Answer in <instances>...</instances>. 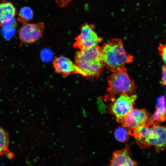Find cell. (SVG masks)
<instances>
[{
    "mask_svg": "<svg viewBox=\"0 0 166 166\" xmlns=\"http://www.w3.org/2000/svg\"><path fill=\"white\" fill-rule=\"evenodd\" d=\"M150 117L149 113L144 109H133L121 123L129 129H133L147 124Z\"/></svg>",
    "mask_w": 166,
    "mask_h": 166,
    "instance_id": "8",
    "label": "cell"
},
{
    "mask_svg": "<svg viewBox=\"0 0 166 166\" xmlns=\"http://www.w3.org/2000/svg\"><path fill=\"white\" fill-rule=\"evenodd\" d=\"M9 137L8 132L0 127V156L9 152Z\"/></svg>",
    "mask_w": 166,
    "mask_h": 166,
    "instance_id": "14",
    "label": "cell"
},
{
    "mask_svg": "<svg viewBox=\"0 0 166 166\" xmlns=\"http://www.w3.org/2000/svg\"><path fill=\"white\" fill-rule=\"evenodd\" d=\"M44 26L42 22L23 24L18 31L20 43L22 44H31L39 40L42 36Z\"/></svg>",
    "mask_w": 166,
    "mask_h": 166,
    "instance_id": "7",
    "label": "cell"
},
{
    "mask_svg": "<svg viewBox=\"0 0 166 166\" xmlns=\"http://www.w3.org/2000/svg\"><path fill=\"white\" fill-rule=\"evenodd\" d=\"M17 14L16 8L11 2L8 1L0 2V19L1 22L14 18Z\"/></svg>",
    "mask_w": 166,
    "mask_h": 166,
    "instance_id": "12",
    "label": "cell"
},
{
    "mask_svg": "<svg viewBox=\"0 0 166 166\" xmlns=\"http://www.w3.org/2000/svg\"><path fill=\"white\" fill-rule=\"evenodd\" d=\"M101 58L105 67L114 72L125 68L126 64L132 62L133 56L126 52L121 40L114 38L101 47Z\"/></svg>",
    "mask_w": 166,
    "mask_h": 166,
    "instance_id": "1",
    "label": "cell"
},
{
    "mask_svg": "<svg viewBox=\"0 0 166 166\" xmlns=\"http://www.w3.org/2000/svg\"><path fill=\"white\" fill-rule=\"evenodd\" d=\"M158 49L162 60L166 65V44L160 43Z\"/></svg>",
    "mask_w": 166,
    "mask_h": 166,
    "instance_id": "17",
    "label": "cell"
},
{
    "mask_svg": "<svg viewBox=\"0 0 166 166\" xmlns=\"http://www.w3.org/2000/svg\"><path fill=\"white\" fill-rule=\"evenodd\" d=\"M161 81L163 85L166 86V65L165 64L162 67Z\"/></svg>",
    "mask_w": 166,
    "mask_h": 166,
    "instance_id": "19",
    "label": "cell"
},
{
    "mask_svg": "<svg viewBox=\"0 0 166 166\" xmlns=\"http://www.w3.org/2000/svg\"><path fill=\"white\" fill-rule=\"evenodd\" d=\"M17 24L14 18L1 22L2 33L5 38L9 39L14 34Z\"/></svg>",
    "mask_w": 166,
    "mask_h": 166,
    "instance_id": "13",
    "label": "cell"
},
{
    "mask_svg": "<svg viewBox=\"0 0 166 166\" xmlns=\"http://www.w3.org/2000/svg\"><path fill=\"white\" fill-rule=\"evenodd\" d=\"M93 24L82 25L80 28V34L75 39L73 47L80 50L98 45L102 40L95 32Z\"/></svg>",
    "mask_w": 166,
    "mask_h": 166,
    "instance_id": "6",
    "label": "cell"
},
{
    "mask_svg": "<svg viewBox=\"0 0 166 166\" xmlns=\"http://www.w3.org/2000/svg\"><path fill=\"white\" fill-rule=\"evenodd\" d=\"M57 5L61 8L66 7L71 0H54Z\"/></svg>",
    "mask_w": 166,
    "mask_h": 166,
    "instance_id": "18",
    "label": "cell"
},
{
    "mask_svg": "<svg viewBox=\"0 0 166 166\" xmlns=\"http://www.w3.org/2000/svg\"><path fill=\"white\" fill-rule=\"evenodd\" d=\"M33 17V13L32 9L28 6H24L19 10L17 20L24 24L31 21Z\"/></svg>",
    "mask_w": 166,
    "mask_h": 166,
    "instance_id": "15",
    "label": "cell"
},
{
    "mask_svg": "<svg viewBox=\"0 0 166 166\" xmlns=\"http://www.w3.org/2000/svg\"><path fill=\"white\" fill-rule=\"evenodd\" d=\"M108 78L109 86L107 89L108 94L105 97L106 101H114L115 95L133 94L136 86L127 73V69L124 68L113 72Z\"/></svg>",
    "mask_w": 166,
    "mask_h": 166,
    "instance_id": "4",
    "label": "cell"
},
{
    "mask_svg": "<svg viewBox=\"0 0 166 166\" xmlns=\"http://www.w3.org/2000/svg\"><path fill=\"white\" fill-rule=\"evenodd\" d=\"M159 123L149 121L135 129L133 136L140 146L144 148L153 146L158 152L166 149V127Z\"/></svg>",
    "mask_w": 166,
    "mask_h": 166,
    "instance_id": "2",
    "label": "cell"
},
{
    "mask_svg": "<svg viewBox=\"0 0 166 166\" xmlns=\"http://www.w3.org/2000/svg\"><path fill=\"white\" fill-rule=\"evenodd\" d=\"M130 145H127L122 149L113 152L109 165L118 166H136L137 163L131 157Z\"/></svg>",
    "mask_w": 166,
    "mask_h": 166,
    "instance_id": "10",
    "label": "cell"
},
{
    "mask_svg": "<svg viewBox=\"0 0 166 166\" xmlns=\"http://www.w3.org/2000/svg\"><path fill=\"white\" fill-rule=\"evenodd\" d=\"M1 26V19H0V27Z\"/></svg>",
    "mask_w": 166,
    "mask_h": 166,
    "instance_id": "20",
    "label": "cell"
},
{
    "mask_svg": "<svg viewBox=\"0 0 166 166\" xmlns=\"http://www.w3.org/2000/svg\"><path fill=\"white\" fill-rule=\"evenodd\" d=\"M137 98L136 95L122 94L112 101L109 108V110L115 116L117 122L121 123L124 117L133 109Z\"/></svg>",
    "mask_w": 166,
    "mask_h": 166,
    "instance_id": "5",
    "label": "cell"
},
{
    "mask_svg": "<svg viewBox=\"0 0 166 166\" xmlns=\"http://www.w3.org/2000/svg\"><path fill=\"white\" fill-rule=\"evenodd\" d=\"M74 63L80 70L81 75L85 77L99 76L105 67L101 47L98 45L79 50L75 54Z\"/></svg>",
    "mask_w": 166,
    "mask_h": 166,
    "instance_id": "3",
    "label": "cell"
},
{
    "mask_svg": "<svg viewBox=\"0 0 166 166\" xmlns=\"http://www.w3.org/2000/svg\"><path fill=\"white\" fill-rule=\"evenodd\" d=\"M156 109L150 118V121L160 123L166 120V102L165 97H158L156 103Z\"/></svg>",
    "mask_w": 166,
    "mask_h": 166,
    "instance_id": "11",
    "label": "cell"
},
{
    "mask_svg": "<svg viewBox=\"0 0 166 166\" xmlns=\"http://www.w3.org/2000/svg\"><path fill=\"white\" fill-rule=\"evenodd\" d=\"M53 65L55 72L64 77L73 74L81 75V72L75 63L68 58L60 55L54 58Z\"/></svg>",
    "mask_w": 166,
    "mask_h": 166,
    "instance_id": "9",
    "label": "cell"
},
{
    "mask_svg": "<svg viewBox=\"0 0 166 166\" xmlns=\"http://www.w3.org/2000/svg\"><path fill=\"white\" fill-rule=\"evenodd\" d=\"M130 135L129 129L123 125L117 127L114 132L116 139L121 142L127 141Z\"/></svg>",
    "mask_w": 166,
    "mask_h": 166,
    "instance_id": "16",
    "label": "cell"
}]
</instances>
